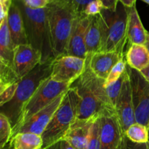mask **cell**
Returning a JSON list of instances; mask_svg holds the SVG:
<instances>
[{
    "label": "cell",
    "mask_w": 149,
    "mask_h": 149,
    "mask_svg": "<svg viewBox=\"0 0 149 149\" xmlns=\"http://www.w3.org/2000/svg\"><path fill=\"white\" fill-rule=\"evenodd\" d=\"M97 118L90 120H79L77 119L63 140L69 143L76 149H87L90 128Z\"/></svg>",
    "instance_id": "obj_18"
},
{
    "label": "cell",
    "mask_w": 149,
    "mask_h": 149,
    "mask_svg": "<svg viewBox=\"0 0 149 149\" xmlns=\"http://www.w3.org/2000/svg\"><path fill=\"white\" fill-rule=\"evenodd\" d=\"M18 83L19 82L15 83V84L10 86L7 88H6L4 91L0 93V106L1 107L6 103H9L13 98V97L15 95Z\"/></svg>",
    "instance_id": "obj_29"
},
{
    "label": "cell",
    "mask_w": 149,
    "mask_h": 149,
    "mask_svg": "<svg viewBox=\"0 0 149 149\" xmlns=\"http://www.w3.org/2000/svg\"><path fill=\"white\" fill-rule=\"evenodd\" d=\"M124 58L125 54L113 51L97 52L87 60L90 70L97 77L106 81L112 68Z\"/></svg>",
    "instance_id": "obj_16"
},
{
    "label": "cell",
    "mask_w": 149,
    "mask_h": 149,
    "mask_svg": "<svg viewBox=\"0 0 149 149\" xmlns=\"http://www.w3.org/2000/svg\"><path fill=\"white\" fill-rule=\"evenodd\" d=\"M127 138L132 142L144 143L148 142V128L141 124L135 122L125 132Z\"/></svg>",
    "instance_id": "obj_23"
},
{
    "label": "cell",
    "mask_w": 149,
    "mask_h": 149,
    "mask_svg": "<svg viewBox=\"0 0 149 149\" xmlns=\"http://www.w3.org/2000/svg\"><path fill=\"white\" fill-rule=\"evenodd\" d=\"M98 17L102 37L99 52L116 51L124 53L128 41L127 7L119 1L116 11L103 9Z\"/></svg>",
    "instance_id": "obj_4"
},
{
    "label": "cell",
    "mask_w": 149,
    "mask_h": 149,
    "mask_svg": "<svg viewBox=\"0 0 149 149\" xmlns=\"http://www.w3.org/2000/svg\"><path fill=\"white\" fill-rule=\"evenodd\" d=\"M70 87L77 91L79 100L77 119L90 120L108 111H115L108 97L105 80L97 77L87 66L82 75Z\"/></svg>",
    "instance_id": "obj_1"
},
{
    "label": "cell",
    "mask_w": 149,
    "mask_h": 149,
    "mask_svg": "<svg viewBox=\"0 0 149 149\" xmlns=\"http://www.w3.org/2000/svg\"><path fill=\"white\" fill-rule=\"evenodd\" d=\"M103 6L98 0H94L91 1L86 7L84 10V15L87 16H95L100 14L103 10Z\"/></svg>",
    "instance_id": "obj_30"
},
{
    "label": "cell",
    "mask_w": 149,
    "mask_h": 149,
    "mask_svg": "<svg viewBox=\"0 0 149 149\" xmlns=\"http://www.w3.org/2000/svg\"><path fill=\"white\" fill-rule=\"evenodd\" d=\"M70 84L55 81L50 77L45 80L38 88L31 98L25 105L17 125L13 129V134L39 111L45 109L55 99L70 88Z\"/></svg>",
    "instance_id": "obj_7"
},
{
    "label": "cell",
    "mask_w": 149,
    "mask_h": 149,
    "mask_svg": "<svg viewBox=\"0 0 149 149\" xmlns=\"http://www.w3.org/2000/svg\"><path fill=\"white\" fill-rule=\"evenodd\" d=\"M7 23L15 46L29 45L21 11L15 0L12 1L7 15Z\"/></svg>",
    "instance_id": "obj_17"
},
{
    "label": "cell",
    "mask_w": 149,
    "mask_h": 149,
    "mask_svg": "<svg viewBox=\"0 0 149 149\" xmlns=\"http://www.w3.org/2000/svg\"><path fill=\"white\" fill-rule=\"evenodd\" d=\"M127 69V62L125 60V57L124 59L121 60L116 65H114L112 70L111 71L109 77L105 81V87L110 85L111 84L119 79L124 74Z\"/></svg>",
    "instance_id": "obj_28"
},
{
    "label": "cell",
    "mask_w": 149,
    "mask_h": 149,
    "mask_svg": "<svg viewBox=\"0 0 149 149\" xmlns=\"http://www.w3.org/2000/svg\"><path fill=\"white\" fill-rule=\"evenodd\" d=\"M46 149H61V145H60V142L56 143L53 144V145L50 146Z\"/></svg>",
    "instance_id": "obj_37"
},
{
    "label": "cell",
    "mask_w": 149,
    "mask_h": 149,
    "mask_svg": "<svg viewBox=\"0 0 149 149\" xmlns=\"http://www.w3.org/2000/svg\"><path fill=\"white\" fill-rule=\"evenodd\" d=\"M140 72L143 74V76L145 77L147 81H148V82L149 83V65L147 66L146 68H144L143 70L140 71Z\"/></svg>",
    "instance_id": "obj_36"
},
{
    "label": "cell",
    "mask_w": 149,
    "mask_h": 149,
    "mask_svg": "<svg viewBox=\"0 0 149 149\" xmlns=\"http://www.w3.org/2000/svg\"><path fill=\"white\" fill-rule=\"evenodd\" d=\"M48 7L49 28L55 58L67 55L75 15L56 0H51Z\"/></svg>",
    "instance_id": "obj_6"
},
{
    "label": "cell",
    "mask_w": 149,
    "mask_h": 149,
    "mask_svg": "<svg viewBox=\"0 0 149 149\" xmlns=\"http://www.w3.org/2000/svg\"><path fill=\"white\" fill-rule=\"evenodd\" d=\"M146 47L148 48V51H149V42H147L146 43Z\"/></svg>",
    "instance_id": "obj_38"
},
{
    "label": "cell",
    "mask_w": 149,
    "mask_h": 149,
    "mask_svg": "<svg viewBox=\"0 0 149 149\" xmlns=\"http://www.w3.org/2000/svg\"><path fill=\"white\" fill-rule=\"evenodd\" d=\"M62 4L74 15L77 17H82L84 15L87 6L94 0H56Z\"/></svg>",
    "instance_id": "obj_24"
},
{
    "label": "cell",
    "mask_w": 149,
    "mask_h": 149,
    "mask_svg": "<svg viewBox=\"0 0 149 149\" xmlns=\"http://www.w3.org/2000/svg\"><path fill=\"white\" fill-rule=\"evenodd\" d=\"M13 149H42L43 140L41 135L29 132H20L10 141Z\"/></svg>",
    "instance_id": "obj_22"
},
{
    "label": "cell",
    "mask_w": 149,
    "mask_h": 149,
    "mask_svg": "<svg viewBox=\"0 0 149 149\" xmlns=\"http://www.w3.org/2000/svg\"><path fill=\"white\" fill-rule=\"evenodd\" d=\"M79 100V97L77 91L70 87L65 93L60 107L42 133V149H46L63 139L77 119Z\"/></svg>",
    "instance_id": "obj_5"
},
{
    "label": "cell",
    "mask_w": 149,
    "mask_h": 149,
    "mask_svg": "<svg viewBox=\"0 0 149 149\" xmlns=\"http://www.w3.org/2000/svg\"><path fill=\"white\" fill-rule=\"evenodd\" d=\"M147 42H149V33H148V37H147Z\"/></svg>",
    "instance_id": "obj_40"
},
{
    "label": "cell",
    "mask_w": 149,
    "mask_h": 149,
    "mask_svg": "<svg viewBox=\"0 0 149 149\" xmlns=\"http://www.w3.org/2000/svg\"><path fill=\"white\" fill-rule=\"evenodd\" d=\"M28 7L33 10H39L47 7L51 0H23Z\"/></svg>",
    "instance_id": "obj_31"
},
{
    "label": "cell",
    "mask_w": 149,
    "mask_h": 149,
    "mask_svg": "<svg viewBox=\"0 0 149 149\" xmlns=\"http://www.w3.org/2000/svg\"><path fill=\"white\" fill-rule=\"evenodd\" d=\"M137 0H119L124 6H125L127 8H130V7H133L135 5Z\"/></svg>",
    "instance_id": "obj_34"
},
{
    "label": "cell",
    "mask_w": 149,
    "mask_h": 149,
    "mask_svg": "<svg viewBox=\"0 0 149 149\" xmlns=\"http://www.w3.org/2000/svg\"><path fill=\"white\" fill-rule=\"evenodd\" d=\"M52 61L40 63L19 81L13 98L1 107V113L7 116L14 129L25 105L29 102L41 84L52 73Z\"/></svg>",
    "instance_id": "obj_3"
},
{
    "label": "cell",
    "mask_w": 149,
    "mask_h": 149,
    "mask_svg": "<svg viewBox=\"0 0 149 149\" xmlns=\"http://www.w3.org/2000/svg\"><path fill=\"white\" fill-rule=\"evenodd\" d=\"M142 1H143L144 2L147 3V4H149V0H142Z\"/></svg>",
    "instance_id": "obj_39"
},
{
    "label": "cell",
    "mask_w": 149,
    "mask_h": 149,
    "mask_svg": "<svg viewBox=\"0 0 149 149\" xmlns=\"http://www.w3.org/2000/svg\"><path fill=\"white\" fill-rule=\"evenodd\" d=\"M90 19L91 16L87 15L77 17L75 19L69 39L66 55H71L83 59H87V52L85 39Z\"/></svg>",
    "instance_id": "obj_15"
},
{
    "label": "cell",
    "mask_w": 149,
    "mask_h": 149,
    "mask_svg": "<svg viewBox=\"0 0 149 149\" xmlns=\"http://www.w3.org/2000/svg\"><path fill=\"white\" fill-rule=\"evenodd\" d=\"M102 3L103 8L111 11H116L119 0H98Z\"/></svg>",
    "instance_id": "obj_33"
},
{
    "label": "cell",
    "mask_w": 149,
    "mask_h": 149,
    "mask_svg": "<svg viewBox=\"0 0 149 149\" xmlns=\"http://www.w3.org/2000/svg\"><path fill=\"white\" fill-rule=\"evenodd\" d=\"M101 31L99 23L98 15L91 16L90 24L86 33L85 44L87 58L95 52H99L101 46Z\"/></svg>",
    "instance_id": "obj_21"
},
{
    "label": "cell",
    "mask_w": 149,
    "mask_h": 149,
    "mask_svg": "<svg viewBox=\"0 0 149 149\" xmlns=\"http://www.w3.org/2000/svg\"><path fill=\"white\" fill-rule=\"evenodd\" d=\"M87 149H101L99 117L95 120L90 128Z\"/></svg>",
    "instance_id": "obj_27"
},
{
    "label": "cell",
    "mask_w": 149,
    "mask_h": 149,
    "mask_svg": "<svg viewBox=\"0 0 149 149\" xmlns=\"http://www.w3.org/2000/svg\"><path fill=\"white\" fill-rule=\"evenodd\" d=\"M42 63V55L30 45L16 47L14 56V70L20 79Z\"/></svg>",
    "instance_id": "obj_14"
},
{
    "label": "cell",
    "mask_w": 149,
    "mask_h": 149,
    "mask_svg": "<svg viewBox=\"0 0 149 149\" xmlns=\"http://www.w3.org/2000/svg\"><path fill=\"white\" fill-rule=\"evenodd\" d=\"M60 145H61V149H76L65 140H62L60 141Z\"/></svg>",
    "instance_id": "obj_35"
},
{
    "label": "cell",
    "mask_w": 149,
    "mask_h": 149,
    "mask_svg": "<svg viewBox=\"0 0 149 149\" xmlns=\"http://www.w3.org/2000/svg\"><path fill=\"white\" fill-rule=\"evenodd\" d=\"M115 111H116V114L122 126V130L125 133L128 128L136 122L128 71L126 78L124 81L123 86H122L120 95L118 98L116 106H115Z\"/></svg>",
    "instance_id": "obj_13"
},
{
    "label": "cell",
    "mask_w": 149,
    "mask_h": 149,
    "mask_svg": "<svg viewBox=\"0 0 149 149\" xmlns=\"http://www.w3.org/2000/svg\"><path fill=\"white\" fill-rule=\"evenodd\" d=\"M148 142H149V127H148Z\"/></svg>",
    "instance_id": "obj_41"
},
{
    "label": "cell",
    "mask_w": 149,
    "mask_h": 149,
    "mask_svg": "<svg viewBox=\"0 0 149 149\" xmlns=\"http://www.w3.org/2000/svg\"><path fill=\"white\" fill-rule=\"evenodd\" d=\"M127 74V70L126 69L123 75L119 79L116 80V81H114V82L106 87L108 97H109L112 106L114 107V109L115 106H116V102L118 100V98H119V95H120L122 86H123L124 81H125V78H126Z\"/></svg>",
    "instance_id": "obj_25"
},
{
    "label": "cell",
    "mask_w": 149,
    "mask_h": 149,
    "mask_svg": "<svg viewBox=\"0 0 149 149\" xmlns=\"http://www.w3.org/2000/svg\"><path fill=\"white\" fill-rule=\"evenodd\" d=\"M148 33L141 22L136 6L128 8L127 39L130 45H145L147 42Z\"/></svg>",
    "instance_id": "obj_19"
},
{
    "label": "cell",
    "mask_w": 149,
    "mask_h": 149,
    "mask_svg": "<svg viewBox=\"0 0 149 149\" xmlns=\"http://www.w3.org/2000/svg\"><path fill=\"white\" fill-rule=\"evenodd\" d=\"M126 149H149V142L137 143L132 142L126 137Z\"/></svg>",
    "instance_id": "obj_32"
},
{
    "label": "cell",
    "mask_w": 149,
    "mask_h": 149,
    "mask_svg": "<svg viewBox=\"0 0 149 149\" xmlns=\"http://www.w3.org/2000/svg\"><path fill=\"white\" fill-rule=\"evenodd\" d=\"M21 11L28 43L42 55V63L55 59L49 28L48 7L33 10L23 0H15Z\"/></svg>",
    "instance_id": "obj_2"
},
{
    "label": "cell",
    "mask_w": 149,
    "mask_h": 149,
    "mask_svg": "<svg viewBox=\"0 0 149 149\" xmlns=\"http://www.w3.org/2000/svg\"><path fill=\"white\" fill-rule=\"evenodd\" d=\"M125 57L127 64L138 71L149 65V51L146 45H130Z\"/></svg>",
    "instance_id": "obj_20"
},
{
    "label": "cell",
    "mask_w": 149,
    "mask_h": 149,
    "mask_svg": "<svg viewBox=\"0 0 149 149\" xmlns=\"http://www.w3.org/2000/svg\"><path fill=\"white\" fill-rule=\"evenodd\" d=\"M88 64L87 59L71 55L58 57L52 61L50 78L58 82L70 85L78 79Z\"/></svg>",
    "instance_id": "obj_10"
},
{
    "label": "cell",
    "mask_w": 149,
    "mask_h": 149,
    "mask_svg": "<svg viewBox=\"0 0 149 149\" xmlns=\"http://www.w3.org/2000/svg\"><path fill=\"white\" fill-rule=\"evenodd\" d=\"M15 48L6 17L0 21V79L1 81H12L18 78L14 70Z\"/></svg>",
    "instance_id": "obj_11"
},
{
    "label": "cell",
    "mask_w": 149,
    "mask_h": 149,
    "mask_svg": "<svg viewBox=\"0 0 149 149\" xmlns=\"http://www.w3.org/2000/svg\"><path fill=\"white\" fill-rule=\"evenodd\" d=\"M100 136L101 149H126V135L115 111L100 115Z\"/></svg>",
    "instance_id": "obj_9"
},
{
    "label": "cell",
    "mask_w": 149,
    "mask_h": 149,
    "mask_svg": "<svg viewBox=\"0 0 149 149\" xmlns=\"http://www.w3.org/2000/svg\"><path fill=\"white\" fill-rule=\"evenodd\" d=\"M65 94V93L60 95L45 109L39 111L36 114L33 115L13 134L12 138L20 132H29L42 136L46 127L47 126L53 115L61 106Z\"/></svg>",
    "instance_id": "obj_12"
},
{
    "label": "cell",
    "mask_w": 149,
    "mask_h": 149,
    "mask_svg": "<svg viewBox=\"0 0 149 149\" xmlns=\"http://www.w3.org/2000/svg\"><path fill=\"white\" fill-rule=\"evenodd\" d=\"M13 128L10 120L3 113H0V149H2L12 138Z\"/></svg>",
    "instance_id": "obj_26"
},
{
    "label": "cell",
    "mask_w": 149,
    "mask_h": 149,
    "mask_svg": "<svg viewBox=\"0 0 149 149\" xmlns=\"http://www.w3.org/2000/svg\"><path fill=\"white\" fill-rule=\"evenodd\" d=\"M137 123L149 127V83L140 71L127 64Z\"/></svg>",
    "instance_id": "obj_8"
}]
</instances>
